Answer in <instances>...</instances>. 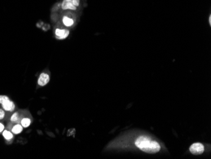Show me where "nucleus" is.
I'll use <instances>...</instances> for the list:
<instances>
[{
  "instance_id": "obj_1",
  "label": "nucleus",
  "mask_w": 211,
  "mask_h": 159,
  "mask_svg": "<svg viewBox=\"0 0 211 159\" xmlns=\"http://www.w3.org/2000/svg\"><path fill=\"white\" fill-rule=\"evenodd\" d=\"M135 145L140 150L147 153H156L161 149L159 144L146 136H140L135 141Z\"/></svg>"
},
{
  "instance_id": "obj_2",
  "label": "nucleus",
  "mask_w": 211,
  "mask_h": 159,
  "mask_svg": "<svg viewBox=\"0 0 211 159\" xmlns=\"http://www.w3.org/2000/svg\"><path fill=\"white\" fill-rule=\"evenodd\" d=\"M80 0H64L63 1L61 7L63 10H76L77 7L79 6Z\"/></svg>"
},
{
  "instance_id": "obj_3",
  "label": "nucleus",
  "mask_w": 211,
  "mask_h": 159,
  "mask_svg": "<svg viewBox=\"0 0 211 159\" xmlns=\"http://www.w3.org/2000/svg\"><path fill=\"white\" fill-rule=\"evenodd\" d=\"M190 152L196 155H201L204 152V146L200 143H196L190 147Z\"/></svg>"
},
{
  "instance_id": "obj_4",
  "label": "nucleus",
  "mask_w": 211,
  "mask_h": 159,
  "mask_svg": "<svg viewBox=\"0 0 211 159\" xmlns=\"http://www.w3.org/2000/svg\"><path fill=\"white\" fill-rule=\"evenodd\" d=\"M3 108L7 112H13L15 110V105L14 103L9 99H7L1 103Z\"/></svg>"
},
{
  "instance_id": "obj_5",
  "label": "nucleus",
  "mask_w": 211,
  "mask_h": 159,
  "mask_svg": "<svg viewBox=\"0 0 211 159\" xmlns=\"http://www.w3.org/2000/svg\"><path fill=\"white\" fill-rule=\"evenodd\" d=\"M49 80L50 77L48 74L45 72H43L41 74V75L39 76L38 81V84L40 86H44L49 82Z\"/></svg>"
},
{
  "instance_id": "obj_6",
  "label": "nucleus",
  "mask_w": 211,
  "mask_h": 159,
  "mask_svg": "<svg viewBox=\"0 0 211 159\" xmlns=\"http://www.w3.org/2000/svg\"><path fill=\"white\" fill-rule=\"evenodd\" d=\"M69 30L66 29H56L55 30V34L56 38L59 39H63L66 38L69 35Z\"/></svg>"
},
{
  "instance_id": "obj_7",
  "label": "nucleus",
  "mask_w": 211,
  "mask_h": 159,
  "mask_svg": "<svg viewBox=\"0 0 211 159\" xmlns=\"http://www.w3.org/2000/svg\"><path fill=\"white\" fill-rule=\"evenodd\" d=\"M23 131V127L21 124H16L13 127V128L12 129V132L15 134H20L21 132Z\"/></svg>"
},
{
  "instance_id": "obj_8",
  "label": "nucleus",
  "mask_w": 211,
  "mask_h": 159,
  "mask_svg": "<svg viewBox=\"0 0 211 159\" xmlns=\"http://www.w3.org/2000/svg\"><path fill=\"white\" fill-rule=\"evenodd\" d=\"M63 22L66 27H70V26L73 25V23H74V21H73L72 19H70L65 16V17H64L63 19Z\"/></svg>"
},
{
  "instance_id": "obj_9",
  "label": "nucleus",
  "mask_w": 211,
  "mask_h": 159,
  "mask_svg": "<svg viewBox=\"0 0 211 159\" xmlns=\"http://www.w3.org/2000/svg\"><path fill=\"white\" fill-rule=\"evenodd\" d=\"M3 136L4 137L5 140H10L13 138V134L12 132H11L10 131H8L7 130H5L3 131Z\"/></svg>"
},
{
  "instance_id": "obj_10",
  "label": "nucleus",
  "mask_w": 211,
  "mask_h": 159,
  "mask_svg": "<svg viewBox=\"0 0 211 159\" xmlns=\"http://www.w3.org/2000/svg\"><path fill=\"white\" fill-rule=\"evenodd\" d=\"M21 125L22 126L23 128H28V127L31 124V120L29 118H24L22 119L20 122Z\"/></svg>"
},
{
  "instance_id": "obj_11",
  "label": "nucleus",
  "mask_w": 211,
  "mask_h": 159,
  "mask_svg": "<svg viewBox=\"0 0 211 159\" xmlns=\"http://www.w3.org/2000/svg\"><path fill=\"white\" fill-rule=\"evenodd\" d=\"M19 119H20V116H19L18 113V112H15L12 115L11 119H10V120H11L12 122H18Z\"/></svg>"
},
{
  "instance_id": "obj_12",
  "label": "nucleus",
  "mask_w": 211,
  "mask_h": 159,
  "mask_svg": "<svg viewBox=\"0 0 211 159\" xmlns=\"http://www.w3.org/2000/svg\"><path fill=\"white\" fill-rule=\"evenodd\" d=\"M7 99H9V98L7 96H5V95H0V104H1L4 100H6Z\"/></svg>"
},
{
  "instance_id": "obj_13",
  "label": "nucleus",
  "mask_w": 211,
  "mask_h": 159,
  "mask_svg": "<svg viewBox=\"0 0 211 159\" xmlns=\"http://www.w3.org/2000/svg\"><path fill=\"white\" fill-rule=\"evenodd\" d=\"M4 116H5L4 111L3 110L0 108V120L3 119L4 117Z\"/></svg>"
},
{
  "instance_id": "obj_14",
  "label": "nucleus",
  "mask_w": 211,
  "mask_h": 159,
  "mask_svg": "<svg viewBox=\"0 0 211 159\" xmlns=\"http://www.w3.org/2000/svg\"><path fill=\"white\" fill-rule=\"evenodd\" d=\"M4 126L3 124L0 123V132H2L4 131Z\"/></svg>"
},
{
  "instance_id": "obj_15",
  "label": "nucleus",
  "mask_w": 211,
  "mask_h": 159,
  "mask_svg": "<svg viewBox=\"0 0 211 159\" xmlns=\"http://www.w3.org/2000/svg\"><path fill=\"white\" fill-rule=\"evenodd\" d=\"M209 24H210V25H211V16L210 15L209 16Z\"/></svg>"
}]
</instances>
